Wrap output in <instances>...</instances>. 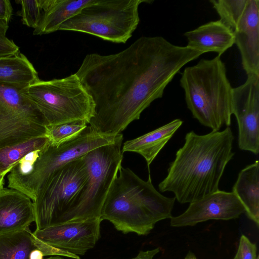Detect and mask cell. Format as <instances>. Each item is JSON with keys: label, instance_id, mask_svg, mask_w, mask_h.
I'll return each mask as SVG.
<instances>
[{"label": "cell", "instance_id": "32", "mask_svg": "<svg viewBox=\"0 0 259 259\" xmlns=\"http://www.w3.org/2000/svg\"><path fill=\"white\" fill-rule=\"evenodd\" d=\"M44 259H64L63 257L59 256H51L48 258H46Z\"/></svg>", "mask_w": 259, "mask_h": 259}, {"label": "cell", "instance_id": "7", "mask_svg": "<svg viewBox=\"0 0 259 259\" xmlns=\"http://www.w3.org/2000/svg\"><path fill=\"white\" fill-rule=\"evenodd\" d=\"M145 0H93L64 22L59 30L93 35L105 40L125 43L139 22V7Z\"/></svg>", "mask_w": 259, "mask_h": 259}, {"label": "cell", "instance_id": "31", "mask_svg": "<svg viewBox=\"0 0 259 259\" xmlns=\"http://www.w3.org/2000/svg\"><path fill=\"white\" fill-rule=\"evenodd\" d=\"M185 259H197V258L193 253L189 252Z\"/></svg>", "mask_w": 259, "mask_h": 259}, {"label": "cell", "instance_id": "17", "mask_svg": "<svg viewBox=\"0 0 259 259\" xmlns=\"http://www.w3.org/2000/svg\"><path fill=\"white\" fill-rule=\"evenodd\" d=\"M183 124L180 119H175L137 138L126 141L122 152L138 153L145 159L148 167L162 149Z\"/></svg>", "mask_w": 259, "mask_h": 259}, {"label": "cell", "instance_id": "10", "mask_svg": "<svg viewBox=\"0 0 259 259\" xmlns=\"http://www.w3.org/2000/svg\"><path fill=\"white\" fill-rule=\"evenodd\" d=\"M23 89L0 83V149L45 137L44 119Z\"/></svg>", "mask_w": 259, "mask_h": 259}, {"label": "cell", "instance_id": "5", "mask_svg": "<svg viewBox=\"0 0 259 259\" xmlns=\"http://www.w3.org/2000/svg\"><path fill=\"white\" fill-rule=\"evenodd\" d=\"M123 140L122 134L96 132L90 125L78 136L55 146L48 142L22 158L7 176L8 187L33 201L42 182L54 171L99 147Z\"/></svg>", "mask_w": 259, "mask_h": 259}, {"label": "cell", "instance_id": "6", "mask_svg": "<svg viewBox=\"0 0 259 259\" xmlns=\"http://www.w3.org/2000/svg\"><path fill=\"white\" fill-rule=\"evenodd\" d=\"M23 91L36 107L46 126L78 120L89 123L94 116V102L75 73L60 79H38Z\"/></svg>", "mask_w": 259, "mask_h": 259}, {"label": "cell", "instance_id": "9", "mask_svg": "<svg viewBox=\"0 0 259 259\" xmlns=\"http://www.w3.org/2000/svg\"><path fill=\"white\" fill-rule=\"evenodd\" d=\"M122 141L99 147L83 156L89 174L88 181L60 224L100 218L108 192L121 165Z\"/></svg>", "mask_w": 259, "mask_h": 259}, {"label": "cell", "instance_id": "20", "mask_svg": "<svg viewBox=\"0 0 259 259\" xmlns=\"http://www.w3.org/2000/svg\"><path fill=\"white\" fill-rule=\"evenodd\" d=\"M47 244L36 238L29 227L0 235V259H31L35 249L46 256Z\"/></svg>", "mask_w": 259, "mask_h": 259}, {"label": "cell", "instance_id": "13", "mask_svg": "<svg viewBox=\"0 0 259 259\" xmlns=\"http://www.w3.org/2000/svg\"><path fill=\"white\" fill-rule=\"evenodd\" d=\"M244 212L243 205L232 192L219 190L190 203L183 213L170 218V224L175 227L193 226L210 220L237 219Z\"/></svg>", "mask_w": 259, "mask_h": 259}, {"label": "cell", "instance_id": "27", "mask_svg": "<svg viewBox=\"0 0 259 259\" xmlns=\"http://www.w3.org/2000/svg\"><path fill=\"white\" fill-rule=\"evenodd\" d=\"M257 247L244 235H242L237 253L233 259H256Z\"/></svg>", "mask_w": 259, "mask_h": 259}, {"label": "cell", "instance_id": "18", "mask_svg": "<svg viewBox=\"0 0 259 259\" xmlns=\"http://www.w3.org/2000/svg\"><path fill=\"white\" fill-rule=\"evenodd\" d=\"M232 192L243 205L248 217L259 225V162L242 169L238 174Z\"/></svg>", "mask_w": 259, "mask_h": 259}, {"label": "cell", "instance_id": "8", "mask_svg": "<svg viewBox=\"0 0 259 259\" xmlns=\"http://www.w3.org/2000/svg\"><path fill=\"white\" fill-rule=\"evenodd\" d=\"M83 156L54 171L41 184L33 201L36 230L59 224L73 206L89 178Z\"/></svg>", "mask_w": 259, "mask_h": 259}, {"label": "cell", "instance_id": "28", "mask_svg": "<svg viewBox=\"0 0 259 259\" xmlns=\"http://www.w3.org/2000/svg\"><path fill=\"white\" fill-rule=\"evenodd\" d=\"M13 8L9 0H0V20L9 24L12 15Z\"/></svg>", "mask_w": 259, "mask_h": 259}, {"label": "cell", "instance_id": "12", "mask_svg": "<svg viewBox=\"0 0 259 259\" xmlns=\"http://www.w3.org/2000/svg\"><path fill=\"white\" fill-rule=\"evenodd\" d=\"M100 218L68 222L33 232L44 243L70 253L83 255L100 237Z\"/></svg>", "mask_w": 259, "mask_h": 259}, {"label": "cell", "instance_id": "30", "mask_svg": "<svg viewBox=\"0 0 259 259\" xmlns=\"http://www.w3.org/2000/svg\"><path fill=\"white\" fill-rule=\"evenodd\" d=\"M5 177L0 174V189L4 188L5 185Z\"/></svg>", "mask_w": 259, "mask_h": 259}, {"label": "cell", "instance_id": "19", "mask_svg": "<svg viewBox=\"0 0 259 259\" xmlns=\"http://www.w3.org/2000/svg\"><path fill=\"white\" fill-rule=\"evenodd\" d=\"M93 0H43L44 10L40 23L34 35H42L59 30L66 21L79 12Z\"/></svg>", "mask_w": 259, "mask_h": 259}, {"label": "cell", "instance_id": "16", "mask_svg": "<svg viewBox=\"0 0 259 259\" xmlns=\"http://www.w3.org/2000/svg\"><path fill=\"white\" fill-rule=\"evenodd\" d=\"M187 47L203 53H217L221 56L235 44L234 33L220 20L210 21L185 33Z\"/></svg>", "mask_w": 259, "mask_h": 259}, {"label": "cell", "instance_id": "24", "mask_svg": "<svg viewBox=\"0 0 259 259\" xmlns=\"http://www.w3.org/2000/svg\"><path fill=\"white\" fill-rule=\"evenodd\" d=\"M89 124L84 120H78L55 125L46 126L45 137L50 145L58 146L80 134Z\"/></svg>", "mask_w": 259, "mask_h": 259}, {"label": "cell", "instance_id": "4", "mask_svg": "<svg viewBox=\"0 0 259 259\" xmlns=\"http://www.w3.org/2000/svg\"><path fill=\"white\" fill-rule=\"evenodd\" d=\"M180 84L188 108L201 124L212 131L231 125L233 88L220 56L185 68Z\"/></svg>", "mask_w": 259, "mask_h": 259}, {"label": "cell", "instance_id": "1", "mask_svg": "<svg viewBox=\"0 0 259 259\" xmlns=\"http://www.w3.org/2000/svg\"><path fill=\"white\" fill-rule=\"evenodd\" d=\"M203 54L162 36H142L116 54H88L75 74L94 103L90 126L99 133L121 134L162 97L184 65Z\"/></svg>", "mask_w": 259, "mask_h": 259}, {"label": "cell", "instance_id": "25", "mask_svg": "<svg viewBox=\"0 0 259 259\" xmlns=\"http://www.w3.org/2000/svg\"><path fill=\"white\" fill-rule=\"evenodd\" d=\"M21 5L20 15L23 24L34 29L40 23L43 10V0H21L18 1Z\"/></svg>", "mask_w": 259, "mask_h": 259}, {"label": "cell", "instance_id": "2", "mask_svg": "<svg viewBox=\"0 0 259 259\" xmlns=\"http://www.w3.org/2000/svg\"><path fill=\"white\" fill-rule=\"evenodd\" d=\"M234 136L229 126L222 131L185 137L183 146L170 162L160 192H171L181 203H191L219 190L220 180L235 153Z\"/></svg>", "mask_w": 259, "mask_h": 259}, {"label": "cell", "instance_id": "3", "mask_svg": "<svg viewBox=\"0 0 259 259\" xmlns=\"http://www.w3.org/2000/svg\"><path fill=\"white\" fill-rule=\"evenodd\" d=\"M175 197L162 195L147 181L121 165L108 192L100 218L124 234H148L158 222L172 217Z\"/></svg>", "mask_w": 259, "mask_h": 259}, {"label": "cell", "instance_id": "15", "mask_svg": "<svg viewBox=\"0 0 259 259\" xmlns=\"http://www.w3.org/2000/svg\"><path fill=\"white\" fill-rule=\"evenodd\" d=\"M33 201L14 189H0V235L26 229L34 222Z\"/></svg>", "mask_w": 259, "mask_h": 259}, {"label": "cell", "instance_id": "22", "mask_svg": "<svg viewBox=\"0 0 259 259\" xmlns=\"http://www.w3.org/2000/svg\"><path fill=\"white\" fill-rule=\"evenodd\" d=\"M48 142L45 137H41L0 149V174L5 177L25 156L41 149Z\"/></svg>", "mask_w": 259, "mask_h": 259}, {"label": "cell", "instance_id": "26", "mask_svg": "<svg viewBox=\"0 0 259 259\" xmlns=\"http://www.w3.org/2000/svg\"><path fill=\"white\" fill-rule=\"evenodd\" d=\"M8 28V23L0 20V57L13 56L19 52V47L6 36Z\"/></svg>", "mask_w": 259, "mask_h": 259}, {"label": "cell", "instance_id": "14", "mask_svg": "<svg viewBox=\"0 0 259 259\" xmlns=\"http://www.w3.org/2000/svg\"><path fill=\"white\" fill-rule=\"evenodd\" d=\"M233 32L243 69L247 75H259V1L249 0Z\"/></svg>", "mask_w": 259, "mask_h": 259}, {"label": "cell", "instance_id": "21", "mask_svg": "<svg viewBox=\"0 0 259 259\" xmlns=\"http://www.w3.org/2000/svg\"><path fill=\"white\" fill-rule=\"evenodd\" d=\"M38 79L36 70L24 54L0 57V83L24 89Z\"/></svg>", "mask_w": 259, "mask_h": 259}, {"label": "cell", "instance_id": "29", "mask_svg": "<svg viewBox=\"0 0 259 259\" xmlns=\"http://www.w3.org/2000/svg\"><path fill=\"white\" fill-rule=\"evenodd\" d=\"M159 251V247L146 251H140L136 257L131 259H153L154 256Z\"/></svg>", "mask_w": 259, "mask_h": 259}, {"label": "cell", "instance_id": "23", "mask_svg": "<svg viewBox=\"0 0 259 259\" xmlns=\"http://www.w3.org/2000/svg\"><path fill=\"white\" fill-rule=\"evenodd\" d=\"M249 0H211L220 20L234 32L246 9Z\"/></svg>", "mask_w": 259, "mask_h": 259}, {"label": "cell", "instance_id": "11", "mask_svg": "<svg viewBox=\"0 0 259 259\" xmlns=\"http://www.w3.org/2000/svg\"><path fill=\"white\" fill-rule=\"evenodd\" d=\"M232 113L238 127L239 148L259 152V75H247L245 82L233 88Z\"/></svg>", "mask_w": 259, "mask_h": 259}]
</instances>
